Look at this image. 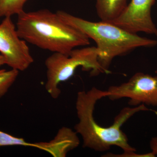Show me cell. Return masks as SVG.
<instances>
[{"mask_svg": "<svg viewBox=\"0 0 157 157\" xmlns=\"http://www.w3.org/2000/svg\"><path fill=\"white\" fill-rule=\"evenodd\" d=\"M107 90L93 87L87 91L77 93L76 108L78 122L74 127L75 131L81 135L84 147L98 152L108 151L112 146H117L124 152L136 151L128 142V139L121 127L135 113L151 109L145 105L140 104L133 107H124L116 116L112 125L101 126L96 121L94 112L97 102L108 97Z\"/></svg>", "mask_w": 157, "mask_h": 157, "instance_id": "obj_1", "label": "cell"}, {"mask_svg": "<svg viewBox=\"0 0 157 157\" xmlns=\"http://www.w3.org/2000/svg\"><path fill=\"white\" fill-rule=\"evenodd\" d=\"M16 29L21 39L41 49L69 55L74 48L90 44V39L48 9L17 15Z\"/></svg>", "mask_w": 157, "mask_h": 157, "instance_id": "obj_2", "label": "cell"}, {"mask_svg": "<svg viewBox=\"0 0 157 157\" xmlns=\"http://www.w3.org/2000/svg\"><path fill=\"white\" fill-rule=\"evenodd\" d=\"M56 13L64 22L96 42L101 52L99 62L106 74L110 73L109 66L116 57L125 55L137 48L157 45V40L130 33L112 23L89 21L64 11H58Z\"/></svg>", "mask_w": 157, "mask_h": 157, "instance_id": "obj_3", "label": "cell"}, {"mask_svg": "<svg viewBox=\"0 0 157 157\" xmlns=\"http://www.w3.org/2000/svg\"><path fill=\"white\" fill-rule=\"evenodd\" d=\"M101 52L96 46L73 49L69 55L54 52L45 61L47 71L45 89L54 99L61 94L59 85L67 81L73 76L77 68L90 72L95 76L104 73L99 62Z\"/></svg>", "mask_w": 157, "mask_h": 157, "instance_id": "obj_4", "label": "cell"}, {"mask_svg": "<svg viewBox=\"0 0 157 157\" xmlns=\"http://www.w3.org/2000/svg\"><path fill=\"white\" fill-rule=\"evenodd\" d=\"M107 91V98L111 101L128 98L130 106H157V76L138 72L128 81L109 86Z\"/></svg>", "mask_w": 157, "mask_h": 157, "instance_id": "obj_5", "label": "cell"}, {"mask_svg": "<svg viewBox=\"0 0 157 157\" xmlns=\"http://www.w3.org/2000/svg\"><path fill=\"white\" fill-rule=\"evenodd\" d=\"M0 53L6 64L19 71L27 70L34 62L26 42L18 36L11 17H5L0 24Z\"/></svg>", "mask_w": 157, "mask_h": 157, "instance_id": "obj_6", "label": "cell"}, {"mask_svg": "<svg viewBox=\"0 0 157 157\" xmlns=\"http://www.w3.org/2000/svg\"><path fill=\"white\" fill-rule=\"evenodd\" d=\"M155 0H132L113 24L133 33H143L157 37V28L151 17Z\"/></svg>", "mask_w": 157, "mask_h": 157, "instance_id": "obj_7", "label": "cell"}, {"mask_svg": "<svg viewBox=\"0 0 157 157\" xmlns=\"http://www.w3.org/2000/svg\"><path fill=\"white\" fill-rule=\"evenodd\" d=\"M80 143L77 133L67 127H62L53 139L48 142L36 143V148L49 153L55 157L67 156L69 151Z\"/></svg>", "mask_w": 157, "mask_h": 157, "instance_id": "obj_8", "label": "cell"}, {"mask_svg": "<svg viewBox=\"0 0 157 157\" xmlns=\"http://www.w3.org/2000/svg\"><path fill=\"white\" fill-rule=\"evenodd\" d=\"M127 0H96V11L101 21L112 22L126 8Z\"/></svg>", "mask_w": 157, "mask_h": 157, "instance_id": "obj_9", "label": "cell"}, {"mask_svg": "<svg viewBox=\"0 0 157 157\" xmlns=\"http://www.w3.org/2000/svg\"><path fill=\"white\" fill-rule=\"evenodd\" d=\"M28 0H0V17L18 15L24 11V6Z\"/></svg>", "mask_w": 157, "mask_h": 157, "instance_id": "obj_10", "label": "cell"}, {"mask_svg": "<svg viewBox=\"0 0 157 157\" xmlns=\"http://www.w3.org/2000/svg\"><path fill=\"white\" fill-rule=\"evenodd\" d=\"M19 71L15 69L0 70V98L7 93L16 80Z\"/></svg>", "mask_w": 157, "mask_h": 157, "instance_id": "obj_11", "label": "cell"}, {"mask_svg": "<svg viewBox=\"0 0 157 157\" xmlns=\"http://www.w3.org/2000/svg\"><path fill=\"white\" fill-rule=\"evenodd\" d=\"M11 146L36 147V143H29L24 138L14 137L8 133L0 131V147Z\"/></svg>", "mask_w": 157, "mask_h": 157, "instance_id": "obj_12", "label": "cell"}, {"mask_svg": "<svg viewBox=\"0 0 157 157\" xmlns=\"http://www.w3.org/2000/svg\"><path fill=\"white\" fill-rule=\"evenodd\" d=\"M103 157H155V155L153 152L147 153L143 154H139L136 153L135 151L129 152H124L123 153L121 154H114L107 153L104 155Z\"/></svg>", "mask_w": 157, "mask_h": 157, "instance_id": "obj_13", "label": "cell"}, {"mask_svg": "<svg viewBox=\"0 0 157 157\" xmlns=\"http://www.w3.org/2000/svg\"><path fill=\"white\" fill-rule=\"evenodd\" d=\"M150 147L155 155H157V137H152L150 141Z\"/></svg>", "mask_w": 157, "mask_h": 157, "instance_id": "obj_14", "label": "cell"}, {"mask_svg": "<svg viewBox=\"0 0 157 157\" xmlns=\"http://www.w3.org/2000/svg\"><path fill=\"white\" fill-rule=\"evenodd\" d=\"M4 64H6V59L2 55L0 54V67Z\"/></svg>", "mask_w": 157, "mask_h": 157, "instance_id": "obj_15", "label": "cell"}, {"mask_svg": "<svg viewBox=\"0 0 157 157\" xmlns=\"http://www.w3.org/2000/svg\"><path fill=\"white\" fill-rule=\"evenodd\" d=\"M155 73L157 74V69L155 70Z\"/></svg>", "mask_w": 157, "mask_h": 157, "instance_id": "obj_16", "label": "cell"}]
</instances>
